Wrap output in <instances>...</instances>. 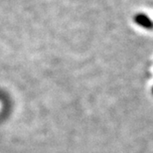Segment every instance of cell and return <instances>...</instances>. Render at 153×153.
Here are the masks:
<instances>
[{
    "label": "cell",
    "mask_w": 153,
    "mask_h": 153,
    "mask_svg": "<svg viewBox=\"0 0 153 153\" xmlns=\"http://www.w3.org/2000/svg\"><path fill=\"white\" fill-rule=\"evenodd\" d=\"M134 21L141 28H144L146 30H153V20L144 13L136 14L134 16Z\"/></svg>",
    "instance_id": "1"
},
{
    "label": "cell",
    "mask_w": 153,
    "mask_h": 153,
    "mask_svg": "<svg viewBox=\"0 0 153 153\" xmlns=\"http://www.w3.org/2000/svg\"><path fill=\"white\" fill-rule=\"evenodd\" d=\"M152 91H153V89H152Z\"/></svg>",
    "instance_id": "2"
}]
</instances>
